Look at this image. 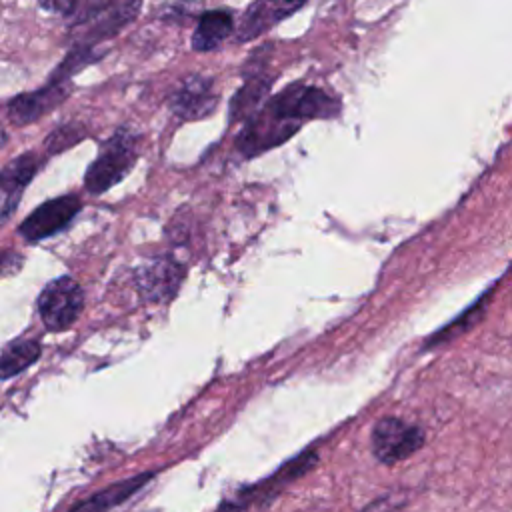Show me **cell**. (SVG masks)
<instances>
[{
	"instance_id": "e0dca14e",
	"label": "cell",
	"mask_w": 512,
	"mask_h": 512,
	"mask_svg": "<svg viewBox=\"0 0 512 512\" xmlns=\"http://www.w3.org/2000/svg\"><path fill=\"white\" fill-rule=\"evenodd\" d=\"M42 10L58 16H68L74 12L78 0H36Z\"/></svg>"
},
{
	"instance_id": "3957f363",
	"label": "cell",
	"mask_w": 512,
	"mask_h": 512,
	"mask_svg": "<svg viewBox=\"0 0 512 512\" xmlns=\"http://www.w3.org/2000/svg\"><path fill=\"white\" fill-rule=\"evenodd\" d=\"M84 304L80 284L70 276L50 280L38 296V314L50 332L66 330L74 324Z\"/></svg>"
},
{
	"instance_id": "7c38bea8",
	"label": "cell",
	"mask_w": 512,
	"mask_h": 512,
	"mask_svg": "<svg viewBox=\"0 0 512 512\" xmlns=\"http://www.w3.org/2000/svg\"><path fill=\"white\" fill-rule=\"evenodd\" d=\"M154 476V472H144L126 480H120L96 494H92L88 500L72 506V508H80V510H108L112 506H118L122 502H126L132 494H136L144 484L150 482V478Z\"/></svg>"
},
{
	"instance_id": "52a82bcc",
	"label": "cell",
	"mask_w": 512,
	"mask_h": 512,
	"mask_svg": "<svg viewBox=\"0 0 512 512\" xmlns=\"http://www.w3.org/2000/svg\"><path fill=\"white\" fill-rule=\"evenodd\" d=\"M170 110L180 120H200L214 112L218 104V94L214 90V80L202 74L186 76L170 94Z\"/></svg>"
},
{
	"instance_id": "277c9868",
	"label": "cell",
	"mask_w": 512,
	"mask_h": 512,
	"mask_svg": "<svg viewBox=\"0 0 512 512\" xmlns=\"http://www.w3.org/2000/svg\"><path fill=\"white\" fill-rule=\"evenodd\" d=\"M424 444L422 428L408 424L396 416H388L376 422L370 436V448L378 462L396 464L412 456Z\"/></svg>"
},
{
	"instance_id": "30bf717a",
	"label": "cell",
	"mask_w": 512,
	"mask_h": 512,
	"mask_svg": "<svg viewBox=\"0 0 512 512\" xmlns=\"http://www.w3.org/2000/svg\"><path fill=\"white\" fill-rule=\"evenodd\" d=\"M42 168V158L34 152H24L10 162L0 172V188H2V222L10 218L14 208L18 206L24 188L32 182L36 172Z\"/></svg>"
},
{
	"instance_id": "ba28073f",
	"label": "cell",
	"mask_w": 512,
	"mask_h": 512,
	"mask_svg": "<svg viewBox=\"0 0 512 512\" xmlns=\"http://www.w3.org/2000/svg\"><path fill=\"white\" fill-rule=\"evenodd\" d=\"M308 0H254L236 26V40L248 42L300 10Z\"/></svg>"
},
{
	"instance_id": "2e32d148",
	"label": "cell",
	"mask_w": 512,
	"mask_h": 512,
	"mask_svg": "<svg viewBox=\"0 0 512 512\" xmlns=\"http://www.w3.org/2000/svg\"><path fill=\"white\" fill-rule=\"evenodd\" d=\"M200 0H162L158 16L164 20H184L196 12Z\"/></svg>"
},
{
	"instance_id": "8fae6325",
	"label": "cell",
	"mask_w": 512,
	"mask_h": 512,
	"mask_svg": "<svg viewBox=\"0 0 512 512\" xmlns=\"http://www.w3.org/2000/svg\"><path fill=\"white\" fill-rule=\"evenodd\" d=\"M234 28H236V24H234V16L230 10L216 8V10L202 12L196 28L192 32L190 46L196 52H210V50L218 48L234 32Z\"/></svg>"
},
{
	"instance_id": "7a4b0ae2",
	"label": "cell",
	"mask_w": 512,
	"mask_h": 512,
	"mask_svg": "<svg viewBox=\"0 0 512 512\" xmlns=\"http://www.w3.org/2000/svg\"><path fill=\"white\" fill-rule=\"evenodd\" d=\"M266 106L280 118L302 126L308 120H326L340 114V100L318 86H308L296 82L276 96H272Z\"/></svg>"
},
{
	"instance_id": "8992f818",
	"label": "cell",
	"mask_w": 512,
	"mask_h": 512,
	"mask_svg": "<svg viewBox=\"0 0 512 512\" xmlns=\"http://www.w3.org/2000/svg\"><path fill=\"white\" fill-rule=\"evenodd\" d=\"M70 92V80L50 78L48 84L34 92H22L8 100L6 116L14 126H26L36 122L40 116L56 108L62 100H66Z\"/></svg>"
},
{
	"instance_id": "4fadbf2b",
	"label": "cell",
	"mask_w": 512,
	"mask_h": 512,
	"mask_svg": "<svg viewBox=\"0 0 512 512\" xmlns=\"http://www.w3.org/2000/svg\"><path fill=\"white\" fill-rule=\"evenodd\" d=\"M272 80L262 76L260 72H256L254 76H250L244 86L232 96L230 100V122L234 120H248L262 104V100L266 98L268 90H270Z\"/></svg>"
},
{
	"instance_id": "5bb4252c",
	"label": "cell",
	"mask_w": 512,
	"mask_h": 512,
	"mask_svg": "<svg viewBox=\"0 0 512 512\" xmlns=\"http://www.w3.org/2000/svg\"><path fill=\"white\" fill-rule=\"evenodd\" d=\"M40 354H42V346L34 338H20L6 344L0 360L2 380H10L12 376L30 368L40 358Z\"/></svg>"
},
{
	"instance_id": "5b68a950",
	"label": "cell",
	"mask_w": 512,
	"mask_h": 512,
	"mask_svg": "<svg viewBox=\"0 0 512 512\" xmlns=\"http://www.w3.org/2000/svg\"><path fill=\"white\" fill-rule=\"evenodd\" d=\"M80 208H82V202L76 194H66V196H56L52 200H46L20 222L18 234L32 244L46 240L62 232L74 220Z\"/></svg>"
},
{
	"instance_id": "9c48e42d",
	"label": "cell",
	"mask_w": 512,
	"mask_h": 512,
	"mask_svg": "<svg viewBox=\"0 0 512 512\" xmlns=\"http://www.w3.org/2000/svg\"><path fill=\"white\" fill-rule=\"evenodd\" d=\"M136 280L144 300L164 302L174 296L180 282L184 280V266L170 256H162L152 262H146L138 270Z\"/></svg>"
},
{
	"instance_id": "9a60e30c",
	"label": "cell",
	"mask_w": 512,
	"mask_h": 512,
	"mask_svg": "<svg viewBox=\"0 0 512 512\" xmlns=\"http://www.w3.org/2000/svg\"><path fill=\"white\" fill-rule=\"evenodd\" d=\"M82 138H86V128L78 122H68V124H62L56 130H52V134L44 140V148L48 154H58V152L74 146Z\"/></svg>"
},
{
	"instance_id": "6da1fadb",
	"label": "cell",
	"mask_w": 512,
	"mask_h": 512,
	"mask_svg": "<svg viewBox=\"0 0 512 512\" xmlns=\"http://www.w3.org/2000/svg\"><path fill=\"white\" fill-rule=\"evenodd\" d=\"M138 156V136L122 126L102 146L94 162L88 166L84 186L90 194H104L118 184L134 166Z\"/></svg>"
}]
</instances>
